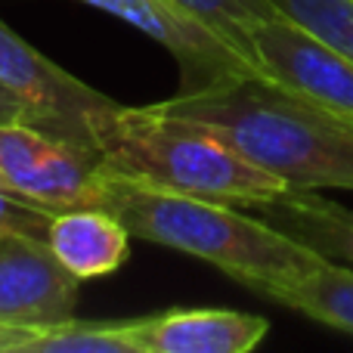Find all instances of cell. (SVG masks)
I'll return each mask as SVG.
<instances>
[{"label":"cell","mask_w":353,"mask_h":353,"mask_svg":"<svg viewBox=\"0 0 353 353\" xmlns=\"http://www.w3.org/2000/svg\"><path fill=\"white\" fill-rule=\"evenodd\" d=\"M155 105L211 130L288 189H353V118L298 97L270 74L236 72Z\"/></svg>","instance_id":"1"},{"label":"cell","mask_w":353,"mask_h":353,"mask_svg":"<svg viewBox=\"0 0 353 353\" xmlns=\"http://www.w3.org/2000/svg\"><path fill=\"white\" fill-rule=\"evenodd\" d=\"M97 208L115 214L130 239L199 257L263 298H273L282 285L329 261L270 220L248 217L230 201L155 189L105 171H99Z\"/></svg>","instance_id":"2"},{"label":"cell","mask_w":353,"mask_h":353,"mask_svg":"<svg viewBox=\"0 0 353 353\" xmlns=\"http://www.w3.org/2000/svg\"><path fill=\"white\" fill-rule=\"evenodd\" d=\"M99 171L155 189L201 195L214 201L257 208L279 199L288 186L251 165L230 143L159 105H118L112 99L90 118Z\"/></svg>","instance_id":"3"},{"label":"cell","mask_w":353,"mask_h":353,"mask_svg":"<svg viewBox=\"0 0 353 353\" xmlns=\"http://www.w3.org/2000/svg\"><path fill=\"white\" fill-rule=\"evenodd\" d=\"M0 180L53 214L97 208L99 159L34 124L0 121Z\"/></svg>","instance_id":"4"},{"label":"cell","mask_w":353,"mask_h":353,"mask_svg":"<svg viewBox=\"0 0 353 353\" xmlns=\"http://www.w3.org/2000/svg\"><path fill=\"white\" fill-rule=\"evenodd\" d=\"M0 87L22 99L41 118L43 130L97 155L90 118L112 99L47 59L41 50L22 41L3 19H0Z\"/></svg>","instance_id":"5"},{"label":"cell","mask_w":353,"mask_h":353,"mask_svg":"<svg viewBox=\"0 0 353 353\" xmlns=\"http://www.w3.org/2000/svg\"><path fill=\"white\" fill-rule=\"evenodd\" d=\"M261 72L298 97L353 118V62L292 19L279 16L254 31Z\"/></svg>","instance_id":"6"},{"label":"cell","mask_w":353,"mask_h":353,"mask_svg":"<svg viewBox=\"0 0 353 353\" xmlns=\"http://www.w3.org/2000/svg\"><path fill=\"white\" fill-rule=\"evenodd\" d=\"M81 3L97 6L161 43L180 65V90H195L236 72H257L230 43L183 16L168 0H81Z\"/></svg>","instance_id":"7"},{"label":"cell","mask_w":353,"mask_h":353,"mask_svg":"<svg viewBox=\"0 0 353 353\" xmlns=\"http://www.w3.org/2000/svg\"><path fill=\"white\" fill-rule=\"evenodd\" d=\"M74 279L50 251L47 239L12 236L0 242V319L22 325H50L74 316Z\"/></svg>","instance_id":"8"},{"label":"cell","mask_w":353,"mask_h":353,"mask_svg":"<svg viewBox=\"0 0 353 353\" xmlns=\"http://www.w3.org/2000/svg\"><path fill=\"white\" fill-rule=\"evenodd\" d=\"M270 323L242 310H165L137 319L140 353H248L267 338Z\"/></svg>","instance_id":"9"},{"label":"cell","mask_w":353,"mask_h":353,"mask_svg":"<svg viewBox=\"0 0 353 353\" xmlns=\"http://www.w3.org/2000/svg\"><path fill=\"white\" fill-rule=\"evenodd\" d=\"M50 251L74 279H99L128 261L130 232L105 208H68L53 214Z\"/></svg>","instance_id":"10"},{"label":"cell","mask_w":353,"mask_h":353,"mask_svg":"<svg viewBox=\"0 0 353 353\" xmlns=\"http://www.w3.org/2000/svg\"><path fill=\"white\" fill-rule=\"evenodd\" d=\"M263 220L310 245L323 257H347L353 263V211L323 201L310 189H288L279 199L257 205Z\"/></svg>","instance_id":"11"},{"label":"cell","mask_w":353,"mask_h":353,"mask_svg":"<svg viewBox=\"0 0 353 353\" xmlns=\"http://www.w3.org/2000/svg\"><path fill=\"white\" fill-rule=\"evenodd\" d=\"M270 301H279L316 323L353 335V267L325 261L323 267L282 285Z\"/></svg>","instance_id":"12"},{"label":"cell","mask_w":353,"mask_h":353,"mask_svg":"<svg viewBox=\"0 0 353 353\" xmlns=\"http://www.w3.org/2000/svg\"><path fill=\"white\" fill-rule=\"evenodd\" d=\"M168 3L211 34H217L223 43H230L245 62H251L261 72L254 53V31L270 19L282 16L273 0H168Z\"/></svg>","instance_id":"13"},{"label":"cell","mask_w":353,"mask_h":353,"mask_svg":"<svg viewBox=\"0 0 353 353\" xmlns=\"http://www.w3.org/2000/svg\"><path fill=\"white\" fill-rule=\"evenodd\" d=\"M137 319L124 323H81L68 316L37 325L25 353H140L134 335Z\"/></svg>","instance_id":"14"},{"label":"cell","mask_w":353,"mask_h":353,"mask_svg":"<svg viewBox=\"0 0 353 353\" xmlns=\"http://www.w3.org/2000/svg\"><path fill=\"white\" fill-rule=\"evenodd\" d=\"M276 10L353 62V0H273Z\"/></svg>","instance_id":"15"},{"label":"cell","mask_w":353,"mask_h":353,"mask_svg":"<svg viewBox=\"0 0 353 353\" xmlns=\"http://www.w3.org/2000/svg\"><path fill=\"white\" fill-rule=\"evenodd\" d=\"M50 223H53V211L50 208L0 189V242H6L12 236L47 239Z\"/></svg>","instance_id":"16"},{"label":"cell","mask_w":353,"mask_h":353,"mask_svg":"<svg viewBox=\"0 0 353 353\" xmlns=\"http://www.w3.org/2000/svg\"><path fill=\"white\" fill-rule=\"evenodd\" d=\"M37 325H22V323H3L0 319V353H25L28 341L34 338Z\"/></svg>","instance_id":"17"},{"label":"cell","mask_w":353,"mask_h":353,"mask_svg":"<svg viewBox=\"0 0 353 353\" xmlns=\"http://www.w3.org/2000/svg\"><path fill=\"white\" fill-rule=\"evenodd\" d=\"M0 121H25V124H34V128H43L41 118L22 99H16L10 90H3V87H0Z\"/></svg>","instance_id":"18"},{"label":"cell","mask_w":353,"mask_h":353,"mask_svg":"<svg viewBox=\"0 0 353 353\" xmlns=\"http://www.w3.org/2000/svg\"><path fill=\"white\" fill-rule=\"evenodd\" d=\"M0 189H6V192H10V186H6V183H3V180H0ZM12 195H16V192H12Z\"/></svg>","instance_id":"19"}]
</instances>
